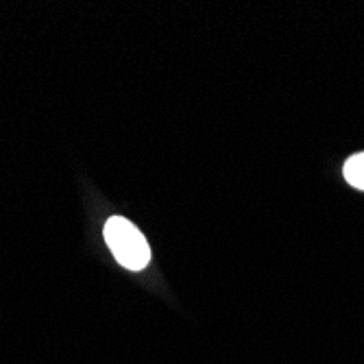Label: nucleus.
Returning a JSON list of instances; mask_svg holds the SVG:
<instances>
[{"label": "nucleus", "mask_w": 364, "mask_h": 364, "mask_svg": "<svg viewBox=\"0 0 364 364\" xmlns=\"http://www.w3.org/2000/svg\"><path fill=\"white\" fill-rule=\"evenodd\" d=\"M105 240L114 257L129 271H142L151 259V249L142 231L122 216H112L105 223Z\"/></svg>", "instance_id": "f257e3e1"}, {"label": "nucleus", "mask_w": 364, "mask_h": 364, "mask_svg": "<svg viewBox=\"0 0 364 364\" xmlns=\"http://www.w3.org/2000/svg\"><path fill=\"white\" fill-rule=\"evenodd\" d=\"M345 179L358 188L364 190V153H355L347 159L345 164Z\"/></svg>", "instance_id": "f03ea898"}]
</instances>
